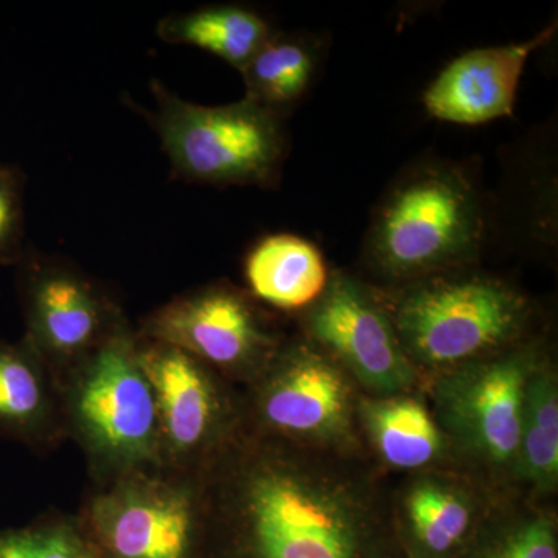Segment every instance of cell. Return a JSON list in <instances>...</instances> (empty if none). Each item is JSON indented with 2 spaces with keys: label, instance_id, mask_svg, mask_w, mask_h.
I'll return each instance as SVG.
<instances>
[{
  "label": "cell",
  "instance_id": "30bf717a",
  "mask_svg": "<svg viewBox=\"0 0 558 558\" xmlns=\"http://www.w3.org/2000/svg\"><path fill=\"white\" fill-rule=\"evenodd\" d=\"M17 267L25 322L22 340L46 363L54 381L128 325L97 282L65 260L27 250Z\"/></svg>",
  "mask_w": 558,
  "mask_h": 558
},
{
  "label": "cell",
  "instance_id": "44dd1931",
  "mask_svg": "<svg viewBox=\"0 0 558 558\" xmlns=\"http://www.w3.org/2000/svg\"><path fill=\"white\" fill-rule=\"evenodd\" d=\"M458 558H558L556 515L538 506L495 501Z\"/></svg>",
  "mask_w": 558,
  "mask_h": 558
},
{
  "label": "cell",
  "instance_id": "9c48e42d",
  "mask_svg": "<svg viewBox=\"0 0 558 558\" xmlns=\"http://www.w3.org/2000/svg\"><path fill=\"white\" fill-rule=\"evenodd\" d=\"M137 349L156 398L161 469L196 473L241 427L242 405L222 377L189 352L138 333Z\"/></svg>",
  "mask_w": 558,
  "mask_h": 558
},
{
  "label": "cell",
  "instance_id": "7c38bea8",
  "mask_svg": "<svg viewBox=\"0 0 558 558\" xmlns=\"http://www.w3.org/2000/svg\"><path fill=\"white\" fill-rule=\"evenodd\" d=\"M137 333L189 352L220 377L247 384L282 343L253 301L230 284L175 296L154 311Z\"/></svg>",
  "mask_w": 558,
  "mask_h": 558
},
{
  "label": "cell",
  "instance_id": "8fae6325",
  "mask_svg": "<svg viewBox=\"0 0 558 558\" xmlns=\"http://www.w3.org/2000/svg\"><path fill=\"white\" fill-rule=\"evenodd\" d=\"M304 332L336 360L366 395L414 392L418 371L403 352L379 292L351 275L337 271L304 317Z\"/></svg>",
  "mask_w": 558,
  "mask_h": 558
},
{
  "label": "cell",
  "instance_id": "5b68a950",
  "mask_svg": "<svg viewBox=\"0 0 558 558\" xmlns=\"http://www.w3.org/2000/svg\"><path fill=\"white\" fill-rule=\"evenodd\" d=\"M537 339L488 355L429 379L433 416L451 457L492 486L513 483L521 409L529 377L546 357Z\"/></svg>",
  "mask_w": 558,
  "mask_h": 558
},
{
  "label": "cell",
  "instance_id": "cb8c5ba5",
  "mask_svg": "<svg viewBox=\"0 0 558 558\" xmlns=\"http://www.w3.org/2000/svg\"><path fill=\"white\" fill-rule=\"evenodd\" d=\"M84 558H98V557H97V554H95L94 550H92L89 548V545H87V553H86V557H84Z\"/></svg>",
  "mask_w": 558,
  "mask_h": 558
},
{
  "label": "cell",
  "instance_id": "3957f363",
  "mask_svg": "<svg viewBox=\"0 0 558 558\" xmlns=\"http://www.w3.org/2000/svg\"><path fill=\"white\" fill-rule=\"evenodd\" d=\"M484 215L461 168L427 163L385 194L365 244L369 270L389 288L468 267L478 256Z\"/></svg>",
  "mask_w": 558,
  "mask_h": 558
},
{
  "label": "cell",
  "instance_id": "ffe728a7",
  "mask_svg": "<svg viewBox=\"0 0 558 558\" xmlns=\"http://www.w3.org/2000/svg\"><path fill=\"white\" fill-rule=\"evenodd\" d=\"M317 62L310 40L274 32L241 70L245 98L282 116L310 92Z\"/></svg>",
  "mask_w": 558,
  "mask_h": 558
},
{
  "label": "cell",
  "instance_id": "7402d4cb",
  "mask_svg": "<svg viewBox=\"0 0 558 558\" xmlns=\"http://www.w3.org/2000/svg\"><path fill=\"white\" fill-rule=\"evenodd\" d=\"M87 543L78 521L44 519L22 527H0V558H84Z\"/></svg>",
  "mask_w": 558,
  "mask_h": 558
},
{
  "label": "cell",
  "instance_id": "5bb4252c",
  "mask_svg": "<svg viewBox=\"0 0 558 558\" xmlns=\"http://www.w3.org/2000/svg\"><path fill=\"white\" fill-rule=\"evenodd\" d=\"M556 32L554 22L523 43L459 54L424 92L422 101L428 116L462 126H478L512 117L529 58L550 43Z\"/></svg>",
  "mask_w": 558,
  "mask_h": 558
},
{
  "label": "cell",
  "instance_id": "603a6c76",
  "mask_svg": "<svg viewBox=\"0 0 558 558\" xmlns=\"http://www.w3.org/2000/svg\"><path fill=\"white\" fill-rule=\"evenodd\" d=\"M25 178L14 165L0 163V264L17 266L25 248Z\"/></svg>",
  "mask_w": 558,
  "mask_h": 558
},
{
  "label": "cell",
  "instance_id": "9a60e30c",
  "mask_svg": "<svg viewBox=\"0 0 558 558\" xmlns=\"http://www.w3.org/2000/svg\"><path fill=\"white\" fill-rule=\"evenodd\" d=\"M360 436L388 469L418 473L442 468L449 442L424 400L407 395H359Z\"/></svg>",
  "mask_w": 558,
  "mask_h": 558
},
{
  "label": "cell",
  "instance_id": "4fadbf2b",
  "mask_svg": "<svg viewBox=\"0 0 558 558\" xmlns=\"http://www.w3.org/2000/svg\"><path fill=\"white\" fill-rule=\"evenodd\" d=\"M475 476L435 469L413 473L391 506L402 558H458L495 501Z\"/></svg>",
  "mask_w": 558,
  "mask_h": 558
},
{
  "label": "cell",
  "instance_id": "6da1fadb",
  "mask_svg": "<svg viewBox=\"0 0 558 558\" xmlns=\"http://www.w3.org/2000/svg\"><path fill=\"white\" fill-rule=\"evenodd\" d=\"M201 558H402L365 462L241 427L196 472Z\"/></svg>",
  "mask_w": 558,
  "mask_h": 558
},
{
  "label": "cell",
  "instance_id": "ba28073f",
  "mask_svg": "<svg viewBox=\"0 0 558 558\" xmlns=\"http://www.w3.org/2000/svg\"><path fill=\"white\" fill-rule=\"evenodd\" d=\"M78 524L98 558H201L196 473L150 469L102 481Z\"/></svg>",
  "mask_w": 558,
  "mask_h": 558
},
{
  "label": "cell",
  "instance_id": "7a4b0ae2",
  "mask_svg": "<svg viewBox=\"0 0 558 558\" xmlns=\"http://www.w3.org/2000/svg\"><path fill=\"white\" fill-rule=\"evenodd\" d=\"M465 269L377 290L422 379L531 339L534 307L527 296L502 279Z\"/></svg>",
  "mask_w": 558,
  "mask_h": 558
},
{
  "label": "cell",
  "instance_id": "e0dca14e",
  "mask_svg": "<svg viewBox=\"0 0 558 558\" xmlns=\"http://www.w3.org/2000/svg\"><path fill=\"white\" fill-rule=\"evenodd\" d=\"M244 275L255 299L288 312L310 310L330 279L317 245L289 233L256 242L245 258Z\"/></svg>",
  "mask_w": 558,
  "mask_h": 558
},
{
  "label": "cell",
  "instance_id": "8992f818",
  "mask_svg": "<svg viewBox=\"0 0 558 558\" xmlns=\"http://www.w3.org/2000/svg\"><path fill=\"white\" fill-rule=\"evenodd\" d=\"M154 130L175 178L211 186H267L288 150L282 116L258 102L202 106L153 83Z\"/></svg>",
  "mask_w": 558,
  "mask_h": 558
},
{
  "label": "cell",
  "instance_id": "277c9868",
  "mask_svg": "<svg viewBox=\"0 0 558 558\" xmlns=\"http://www.w3.org/2000/svg\"><path fill=\"white\" fill-rule=\"evenodd\" d=\"M57 387L62 421L102 481L161 469L156 398L130 325L68 371Z\"/></svg>",
  "mask_w": 558,
  "mask_h": 558
},
{
  "label": "cell",
  "instance_id": "ac0fdd59",
  "mask_svg": "<svg viewBox=\"0 0 558 558\" xmlns=\"http://www.w3.org/2000/svg\"><path fill=\"white\" fill-rule=\"evenodd\" d=\"M513 483L537 497L556 494L558 484V377L548 355L529 377L521 409Z\"/></svg>",
  "mask_w": 558,
  "mask_h": 558
},
{
  "label": "cell",
  "instance_id": "d6986e66",
  "mask_svg": "<svg viewBox=\"0 0 558 558\" xmlns=\"http://www.w3.org/2000/svg\"><path fill=\"white\" fill-rule=\"evenodd\" d=\"M269 22L242 5H211L171 14L157 25L165 43L208 51L241 70L271 35Z\"/></svg>",
  "mask_w": 558,
  "mask_h": 558
},
{
  "label": "cell",
  "instance_id": "2e32d148",
  "mask_svg": "<svg viewBox=\"0 0 558 558\" xmlns=\"http://www.w3.org/2000/svg\"><path fill=\"white\" fill-rule=\"evenodd\" d=\"M57 381L24 340L0 341V436L46 446L61 429Z\"/></svg>",
  "mask_w": 558,
  "mask_h": 558
},
{
  "label": "cell",
  "instance_id": "52a82bcc",
  "mask_svg": "<svg viewBox=\"0 0 558 558\" xmlns=\"http://www.w3.org/2000/svg\"><path fill=\"white\" fill-rule=\"evenodd\" d=\"M244 424L312 449L359 457L357 385L310 340L281 343L250 381Z\"/></svg>",
  "mask_w": 558,
  "mask_h": 558
}]
</instances>
